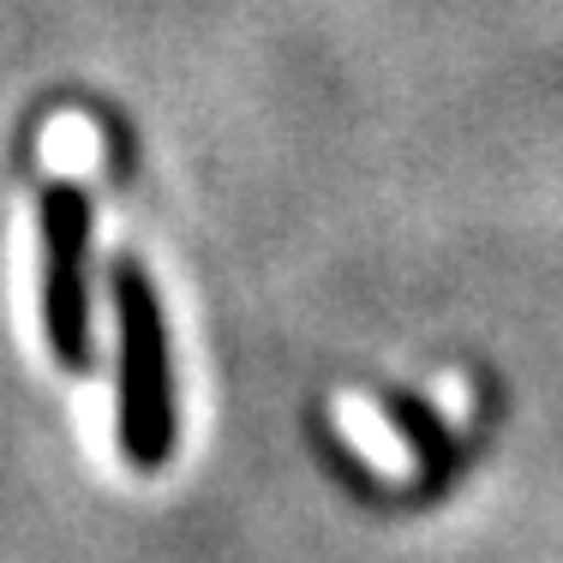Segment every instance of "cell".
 <instances>
[{
    "label": "cell",
    "mask_w": 563,
    "mask_h": 563,
    "mask_svg": "<svg viewBox=\"0 0 563 563\" xmlns=\"http://www.w3.org/2000/svg\"><path fill=\"white\" fill-rule=\"evenodd\" d=\"M114 330H120V390H114V444L132 474H156L174 455V384L168 336L156 312V288L132 258L114 271Z\"/></svg>",
    "instance_id": "obj_1"
},
{
    "label": "cell",
    "mask_w": 563,
    "mask_h": 563,
    "mask_svg": "<svg viewBox=\"0 0 563 563\" xmlns=\"http://www.w3.org/2000/svg\"><path fill=\"white\" fill-rule=\"evenodd\" d=\"M48 240V276H43V336L60 372H90V288H85V252H90V205L78 180H60L43 205Z\"/></svg>",
    "instance_id": "obj_2"
},
{
    "label": "cell",
    "mask_w": 563,
    "mask_h": 563,
    "mask_svg": "<svg viewBox=\"0 0 563 563\" xmlns=\"http://www.w3.org/2000/svg\"><path fill=\"white\" fill-rule=\"evenodd\" d=\"M43 151H48V163H55V168H78V174H85L90 163H97V132H90L78 114H66V120L48 126Z\"/></svg>",
    "instance_id": "obj_3"
}]
</instances>
